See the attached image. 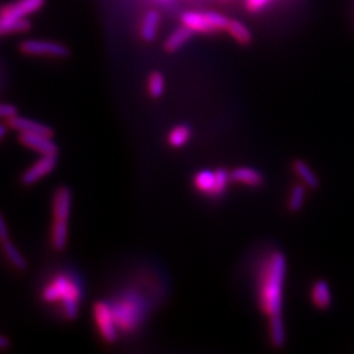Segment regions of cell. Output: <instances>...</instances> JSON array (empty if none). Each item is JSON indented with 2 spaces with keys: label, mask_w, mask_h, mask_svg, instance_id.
<instances>
[{
  "label": "cell",
  "mask_w": 354,
  "mask_h": 354,
  "mask_svg": "<svg viewBox=\"0 0 354 354\" xmlns=\"http://www.w3.org/2000/svg\"><path fill=\"white\" fill-rule=\"evenodd\" d=\"M286 269V256L281 251H272L260 265L257 275V301L268 320L282 318Z\"/></svg>",
  "instance_id": "6da1fadb"
},
{
  "label": "cell",
  "mask_w": 354,
  "mask_h": 354,
  "mask_svg": "<svg viewBox=\"0 0 354 354\" xmlns=\"http://www.w3.org/2000/svg\"><path fill=\"white\" fill-rule=\"evenodd\" d=\"M47 0H12L0 5V37L23 34L31 28V16L40 12Z\"/></svg>",
  "instance_id": "7a4b0ae2"
},
{
  "label": "cell",
  "mask_w": 354,
  "mask_h": 354,
  "mask_svg": "<svg viewBox=\"0 0 354 354\" xmlns=\"http://www.w3.org/2000/svg\"><path fill=\"white\" fill-rule=\"evenodd\" d=\"M81 295V288L77 281L64 273L53 278L41 293L47 303H60L68 320L77 319Z\"/></svg>",
  "instance_id": "3957f363"
},
{
  "label": "cell",
  "mask_w": 354,
  "mask_h": 354,
  "mask_svg": "<svg viewBox=\"0 0 354 354\" xmlns=\"http://www.w3.org/2000/svg\"><path fill=\"white\" fill-rule=\"evenodd\" d=\"M110 306L118 331L123 333H130L138 329L146 318V302L137 292H125L110 303Z\"/></svg>",
  "instance_id": "277c9868"
},
{
  "label": "cell",
  "mask_w": 354,
  "mask_h": 354,
  "mask_svg": "<svg viewBox=\"0 0 354 354\" xmlns=\"http://www.w3.org/2000/svg\"><path fill=\"white\" fill-rule=\"evenodd\" d=\"M230 18L214 11H185L180 23L194 34H216L226 31Z\"/></svg>",
  "instance_id": "5b68a950"
},
{
  "label": "cell",
  "mask_w": 354,
  "mask_h": 354,
  "mask_svg": "<svg viewBox=\"0 0 354 354\" xmlns=\"http://www.w3.org/2000/svg\"><path fill=\"white\" fill-rule=\"evenodd\" d=\"M18 50L24 55L29 57H47V58H66L70 55V50L66 45L49 40L28 38L18 44Z\"/></svg>",
  "instance_id": "8992f818"
},
{
  "label": "cell",
  "mask_w": 354,
  "mask_h": 354,
  "mask_svg": "<svg viewBox=\"0 0 354 354\" xmlns=\"http://www.w3.org/2000/svg\"><path fill=\"white\" fill-rule=\"evenodd\" d=\"M93 319L103 340L108 344H114L118 339V327L114 320L110 303L104 301L96 302L93 306Z\"/></svg>",
  "instance_id": "52a82bcc"
},
{
  "label": "cell",
  "mask_w": 354,
  "mask_h": 354,
  "mask_svg": "<svg viewBox=\"0 0 354 354\" xmlns=\"http://www.w3.org/2000/svg\"><path fill=\"white\" fill-rule=\"evenodd\" d=\"M57 167V155H42L37 162H34L21 176V183L33 185L41 179L47 177Z\"/></svg>",
  "instance_id": "ba28073f"
},
{
  "label": "cell",
  "mask_w": 354,
  "mask_h": 354,
  "mask_svg": "<svg viewBox=\"0 0 354 354\" xmlns=\"http://www.w3.org/2000/svg\"><path fill=\"white\" fill-rule=\"evenodd\" d=\"M18 140L23 146L41 155H57L58 147L51 137L34 133H20Z\"/></svg>",
  "instance_id": "9c48e42d"
},
{
  "label": "cell",
  "mask_w": 354,
  "mask_h": 354,
  "mask_svg": "<svg viewBox=\"0 0 354 354\" xmlns=\"http://www.w3.org/2000/svg\"><path fill=\"white\" fill-rule=\"evenodd\" d=\"M162 25V15L157 10H149L142 16L139 25V36L144 42H154Z\"/></svg>",
  "instance_id": "30bf717a"
},
{
  "label": "cell",
  "mask_w": 354,
  "mask_h": 354,
  "mask_svg": "<svg viewBox=\"0 0 354 354\" xmlns=\"http://www.w3.org/2000/svg\"><path fill=\"white\" fill-rule=\"evenodd\" d=\"M73 194L67 186L57 189L53 199V216L54 220H68L71 213Z\"/></svg>",
  "instance_id": "8fae6325"
},
{
  "label": "cell",
  "mask_w": 354,
  "mask_h": 354,
  "mask_svg": "<svg viewBox=\"0 0 354 354\" xmlns=\"http://www.w3.org/2000/svg\"><path fill=\"white\" fill-rule=\"evenodd\" d=\"M8 126L17 130L18 133H34V134H44L47 137H53V130L47 125L27 117H20L17 114L8 120Z\"/></svg>",
  "instance_id": "7c38bea8"
},
{
  "label": "cell",
  "mask_w": 354,
  "mask_h": 354,
  "mask_svg": "<svg viewBox=\"0 0 354 354\" xmlns=\"http://www.w3.org/2000/svg\"><path fill=\"white\" fill-rule=\"evenodd\" d=\"M231 183L244 185L248 188H259L264 183V176L260 170L251 167H238L230 172Z\"/></svg>",
  "instance_id": "4fadbf2b"
},
{
  "label": "cell",
  "mask_w": 354,
  "mask_h": 354,
  "mask_svg": "<svg viewBox=\"0 0 354 354\" xmlns=\"http://www.w3.org/2000/svg\"><path fill=\"white\" fill-rule=\"evenodd\" d=\"M193 36H194L193 31H190L189 28H186L183 24H180V27L175 28L166 37V40L163 42V47L167 53H176V51L181 50L192 40Z\"/></svg>",
  "instance_id": "5bb4252c"
},
{
  "label": "cell",
  "mask_w": 354,
  "mask_h": 354,
  "mask_svg": "<svg viewBox=\"0 0 354 354\" xmlns=\"http://www.w3.org/2000/svg\"><path fill=\"white\" fill-rule=\"evenodd\" d=\"M311 302L322 311H325L332 305V292L327 281L318 279L311 286Z\"/></svg>",
  "instance_id": "9a60e30c"
},
{
  "label": "cell",
  "mask_w": 354,
  "mask_h": 354,
  "mask_svg": "<svg viewBox=\"0 0 354 354\" xmlns=\"http://www.w3.org/2000/svg\"><path fill=\"white\" fill-rule=\"evenodd\" d=\"M226 31L230 34V37L236 44H239L242 47H248L253 41L252 31H249V28L246 27L244 23H242L239 20H231L230 18Z\"/></svg>",
  "instance_id": "2e32d148"
},
{
  "label": "cell",
  "mask_w": 354,
  "mask_h": 354,
  "mask_svg": "<svg viewBox=\"0 0 354 354\" xmlns=\"http://www.w3.org/2000/svg\"><path fill=\"white\" fill-rule=\"evenodd\" d=\"M216 170H202L196 173L193 179L194 188L209 197L213 199L214 189H216Z\"/></svg>",
  "instance_id": "e0dca14e"
},
{
  "label": "cell",
  "mask_w": 354,
  "mask_h": 354,
  "mask_svg": "<svg viewBox=\"0 0 354 354\" xmlns=\"http://www.w3.org/2000/svg\"><path fill=\"white\" fill-rule=\"evenodd\" d=\"M294 173L299 177V180L302 181V184L306 185L308 189H316L319 188L320 181L316 176V173L312 170V168L308 166L305 160L296 159L293 162Z\"/></svg>",
  "instance_id": "ac0fdd59"
},
{
  "label": "cell",
  "mask_w": 354,
  "mask_h": 354,
  "mask_svg": "<svg viewBox=\"0 0 354 354\" xmlns=\"http://www.w3.org/2000/svg\"><path fill=\"white\" fill-rule=\"evenodd\" d=\"M68 220H54L51 229V244L55 251H63L67 246Z\"/></svg>",
  "instance_id": "d6986e66"
},
{
  "label": "cell",
  "mask_w": 354,
  "mask_h": 354,
  "mask_svg": "<svg viewBox=\"0 0 354 354\" xmlns=\"http://www.w3.org/2000/svg\"><path fill=\"white\" fill-rule=\"evenodd\" d=\"M268 329H269L270 344H272L276 349L283 348L285 344H286V329H285L283 319L279 318V319H272V320H269Z\"/></svg>",
  "instance_id": "ffe728a7"
},
{
  "label": "cell",
  "mask_w": 354,
  "mask_h": 354,
  "mask_svg": "<svg viewBox=\"0 0 354 354\" xmlns=\"http://www.w3.org/2000/svg\"><path fill=\"white\" fill-rule=\"evenodd\" d=\"M192 137V129L188 125H177L175 126L168 134V143L173 149H181L189 142Z\"/></svg>",
  "instance_id": "44dd1931"
},
{
  "label": "cell",
  "mask_w": 354,
  "mask_h": 354,
  "mask_svg": "<svg viewBox=\"0 0 354 354\" xmlns=\"http://www.w3.org/2000/svg\"><path fill=\"white\" fill-rule=\"evenodd\" d=\"M1 248H3V252L7 256V259L11 262L16 269H18V270H25L27 269V262H25L24 256L20 253L17 246L11 240L3 242Z\"/></svg>",
  "instance_id": "7402d4cb"
},
{
  "label": "cell",
  "mask_w": 354,
  "mask_h": 354,
  "mask_svg": "<svg viewBox=\"0 0 354 354\" xmlns=\"http://www.w3.org/2000/svg\"><path fill=\"white\" fill-rule=\"evenodd\" d=\"M306 190H307V186L305 184L294 185L288 200V209L292 213H298L303 207L306 200Z\"/></svg>",
  "instance_id": "603a6c76"
},
{
  "label": "cell",
  "mask_w": 354,
  "mask_h": 354,
  "mask_svg": "<svg viewBox=\"0 0 354 354\" xmlns=\"http://www.w3.org/2000/svg\"><path fill=\"white\" fill-rule=\"evenodd\" d=\"M166 90V79L162 73L154 71L147 77V92L153 99H159L163 96Z\"/></svg>",
  "instance_id": "cb8c5ba5"
},
{
  "label": "cell",
  "mask_w": 354,
  "mask_h": 354,
  "mask_svg": "<svg viewBox=\"0 0 354 354\" xmlns=\"http://www.w3.org/2000/svg\"><path fill=\"white\" fill-rule=\"evenodd\" d=\"M273 0H246V10L249 14H259L264 11Z\"/></svg>",
  "instance_id": "d4e9b609"
},
{
  "label": "cell",
  "mask_w": 354,
  "mask_h": 354,
  "mask_svg": "<svg viewBox=\"0 0 354 354\" xmlns=\"http://www.w3.org/2000/svg\"><path fill=\"white\" fill-rule=\"evenodd\" d=\"M16 114H17V109H16L14 105L0 103V118L10 120V118H12Z\"/></svg>",
  "instance_id": "484cf974"
},
{
  "label": "cell",
  "mask_w": 354,
  "mask_h": 354,
  "mask_svg": "<svg viewBox=\"0 0 354 354\" xmlns=\"http://www.w3.org/2000/svg\"><path fill=\"white\" fill-rule=\"evenodd\" d=\"M5 240H10V232H8V226L5 223V219L0 213V243H3Z\"/></svg>",
  "instance_id": "4316f807"
},
{
  "label": "cell",
  "mask_w": 354,
  "mask_h": 354,
  "mask_svg": "<svg viewBox=\"0 0 354 354\" xmlns=\"http://www.w3.org/2000/svg\"><path fill=\"white\" fill-rule=\"evenodd\" d=\"M8 346H10V340L0 335V351H4V349H7Z\"/></svg>",
  "instance_id": "83f0119b"
},
{
  "label": "cell",
  "mask_w": 354,
  "mask_h": 354,
  "mask_svg": "<svg viewBox=\"0 0 354 354\" xmlns=\"http://www.w3.org/2000/svg\"><path fill=\"white\" fill-rule=\"evenodd\" d=\"M7 131H8V126L7 125H0V140L5 137Z\"/></svg>",
  "instance_id": "f1b7e54d"
},
{
  "label": "cell",
  "mask_w": 354,
  "mask_h": 354,
  "mask_svg": "<svg viewBox=\"0 0 354 354\" xmlns=\"http://www.w3.org/2000/svg\"><path fill=\"white\" fill-rule=\"evenodd\" d=\"M155 1H157V3H163V4H166V3H170L172 0H155Z\"/></svg>",
  "instance_id": "f546056e"
},
{
  "label": "cell",
  "mask_w": 354,
  "mask_h": 354,
  "mask_svg": "<svg viewBox=\"0 0 354 354\" xmlns=\"http://www.w3.org/2000/svg\"><path fill=\"white\" fill-rule=\"evenodd\" d=\"M218 1H220V3H229V1H232V0H218Z\"/></svg>",
  "instance_id": "4dcf8cb0"
}]
</instances>
